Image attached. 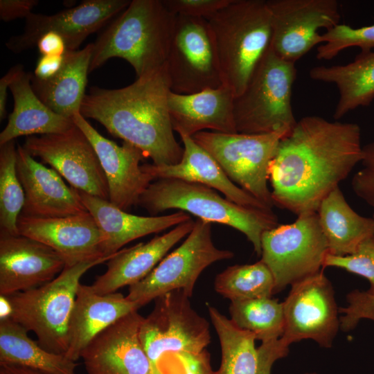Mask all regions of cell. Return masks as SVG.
I'll use <instances>...</instances> for the list:
<instances>
[{
  "mask_svg": "<svg viewBox=\"0 0 374 374\" xmlns=\"http://www.w3.org/2000/svg\"><path fill=\"white\" fill-rule=\"evenodd\" d=\"M22 146L30 156L51 166L71 187L109 200L108 184L98 157L75 124L62 133L27 136Z\"/></svg>",
  "mask_w": 374,
  "mask_h": 374,
  "instance_id": "15",
  "label": "cell"
},
{
  "mask_svg": "<svg viewBox=\"0 0 374 374\" xmlns=\"http://www.w3.org/2000/svg\"><path fill=\"white\" fill-rule=\"evenodd\" d=\"M17 229L19 234L53 249L62 257L66 265L106 257L102 249L100 230L89 212L52 218L20 215Z\"/></svg>",
  "mask_w": 374,
  "mask_h": 374,
  "instance_id": "20",
  "label": "cell"
},
{
  "mask_svg": "<svg viewBox=\"0 0 374 374\" xmlns=\"http://www.w3.org/2000/svg\"><path fill=\"white\" fill-rule=\"evenodd\" d=\"M184 144V154L179 163L175 165L145 163L143 170L154 180L178 179L198 183L221 192L230 201L245 207L272 210L253 196L234 184L216 160L192 136L179 135Z\"/></svg>",
  "mask_w": 374,
  "mask_h": 374,
  "instance_id": "25",
  "label": "cell"
},
{
  "mask_svg": "<svg viewBox=\"0 0 374 374\" xmlns=\"http://www.w3.org/2000/svg\"><path fill=\"white\" fill-rule=\"evenodd\" d=\"M24 71V66L17 64L12 66L8 72L0 79V120H3L6 116V100L8 89Z\"/></svg>",
  "mask_w": 374,
  "mask_h": 374,
  "instance_id": "46",
  "label": "cell"
},
{
  "mask_svg": "<svg viewBox=\"0 0 374 374\" xmlns=\"http://www.w3.org/2000/svg\"><path fill=\"white\" fill-rule=\"evenodd\" d=\"M73 120L96 151L107 179L109 201L125 211L138 205L141 195L154 181L140 164L145 158L141 150L129 143L118 145L104 137L80 112Z\"/></svg>",
  "mask_w": 374,
  "mask_h": 374,
  "instance_id": "18",
  "label": "cell"
},
{
  "mask_svg": "<svg viewBox=\"0 0 374 374\" xmlns=\"http://www.w3.org/2000/svg\"><path fill=\"white\" fill-rule=\"evenodd\" d=\"M66 266L49 247L0 230V295L32 290L54 279Z\"/></svg>",
  "mask_w": 374,
  "mask_h": 374,
  "instance_id": "19",
  "label": "cell"
},
{
  "mask_svg": "<svg viewBox=\"0 0 374 374\" xmlns=\"http://www.w3.org/2000/svg\"><path fill=\"white\" fill-rule=\"evenodd\" d=\"M234 94L226 86L190 94L170 91L169 114L174 131L193 136L197 132L238 133L233 114Z\"/></svg>",
  "mask_w": 374,
  "mask_h": 374,
  "instance_id": "24",
  "label": "cell"
},
{
  "mask_svg": "<svg viewBox=\"0 0 374 374\" xmlns=\"http://www.w3.org/2000/svg\"><path fill=\"white\" fill-rule=\"evenodd\" d=\"M215 290L231 301L271 297L275 280L260 260L253 264L229 266L217 275Z\"/></svg>",
  "mask_w": 374,
  "mask_h": 374,
  "instance_id": "34",
  "label": "cell"
},
{
  "mask_svg": "<svg viewBox=\"0 0 374 374\" xmlns=\"http://www.w3.org/2000/svg\"><path fill=\"white\" fill-rule=\"evenodd\" d=\"M162 374H212L209 353H179L166 355L161 361Z\"/></svg>",
  "mask_w": 374,
  "mask_h": 374,
  "instance_id": "38",
  "label": "cell"
},
{
  "mask_svg": "<svg viewBox=\"0 0 374 374\" xmlns=\"http://www.w3.org/2000/svg\"><path fill=\"white\" fill-rule=\"evenodd\" d=\"M166 7L176 14L207 19L226 6L231 0H162Z\"/></svg>",
  "mask_w": 374,
  "mask_h": 374,
  "instance_id": "41",
  "label": "cell"
},
{
  "mask_svg": "<svg viewBox=\"0 0 374 374\" xmlns=\"http://www.w3.org/2000/svg\"><path fill=\"white\" fill-rule=\"evenodd\" d=\"M0 374H46L29 368L13 365L0 364Z\"/></svg>",
  "mask_w": 374,
  "mask_h": 374,
  "instance_id": "47",
  "label": "cell"
},
{
  "mask_svg": "<svg viewBox=\"0 0 374 374\" xmlns=\"http://www.w3.org/2000/svg\"><path fill=\"white\" fill-rule=\"evenodd\" d=\"M317 213L330 254H351L374 235V219L355 212L339 186L322 200Z\"/></svg>",
  "mask_w": 374,
  "mask_h": 374,
  "instance_id": "30",
  "label": "cell"
},
{
  "mask_svg": "<svg viewBox=\"0 0 374 374\" xmlns=\"http://www.w3.org/2000/svg\"><path fill=\"white\" fill-rule=\"evenodd\" d=\"M115 253L66 265L51 281L7 296L12 307L10 318L28 332H33L42 347L65 355L68 350V328L80 279L89 269L107 262Z\"/></svg>",
  "mask_w": 374,
  "mask_h": 374,
  "instance_id": "6",
  "label": "cell"
},
{
  "mask_svg": "<svg viewBox=\"0 0 374 374\" xmlns=\"http://www.w3.org/2000/svg\"><path fill=\"white\" fill-rule=\"evenodd\" d=\"M208 21L222 83L238 96L245 89L271 41L266 1L231 0Z\"/></svg>",
  "mask_w": 374,
  "mask_h": 374,
  "instance_id": "4",
  "label": "cell"
},
{
  "mask_svg": "<svg viewBox=\"0 0 374 374\" xmlns=\"http://www.w3.org/2000/svg\"><path fill=\"white\" fill-rule=\"evenodd\" d=\"M322 44L317 48V58L330 60L341 51L351 47H358L361 52L374 50V24L353 28L346 24H338L321 34Z\"/></svg>",
  "mask_w": 374,
  "mask_h": 374,
  "instance_id": "36",
  "label": "cell"
},
{
  "mask_svg": "<svg viewBox=\"0 0 374 374\" xmlns=\"http://www.w3.org/2000/svg\"><path fill=\"white\" fill-rule=\"evenodd\" d=\"M75 190L98 225L102 236L103 251L106 256L114 254L131 241L175 227L191 219L187 213L181 211L162 215H136L118 208L109 200Z\"/></svg>",
  "mask_w": 374,
  "mask_h": 374,
  "instance_id": "22",
  "label": "cell"
},
{
  "mask_svg": "<svg viewBox=\"0 0 374 374\" xmlns=\"http://www.w3.org/2000/svg\"><path fill=\"white\" fill-rule=\"evenodd\" d=\"M194 224L190 219L145 243L121 249L107 262L106 271L91 286L97 293L107 294L143 280L172 247L189 234Z\"/></svg>",
  "mask_w": 374,
  "mask_h": 374,
  "instance_id": "23",
  "label": "cell"
},
{
  "mask_svg": "<svg viewBox=\"0 0 374 374\" xmlns=\"http://www.w3.org/2000/svg\"><path fill=\"white\" fill-rule=\"evenodd\" d=\"M166 65L174 93L190 94L223 84L206 19L177 15Z\"/></svg>",
  "mask_w": 374,
  "mask_h": 374,
  "instance_id": "12",
  "label": "cell"
},
{
  "mask_svg": "<svg viewBox=\"0 0 374 374\" xmlns=\"http://www.w3.org/2000/svg\"><path fill=\"white\" fill-rule=\"evenodd\" d=\"M183 290L157 297L151 313L143 318L139 330L142 345L157 374L167 355L199 353L211 341L209 323L190 305Z\"/></svg>",
  "mask_w": 374,
  "mask_h": 374,
  "instance_id": "11",
  "label": "cell"
},
{
  "mask_svg": "<svg viewBox=\"0 0 374 374\" xmlns=\"http://www.w3.org/2000/svg\"><path fill=\"white\" fill-rule=\"evenodd\" d=\"M130 0H84L78 6L53 15L30 13L25 19L24 31L11 37L6 46L20 53L36 46L39 37L55 32L66 41L69 51L78 50L84 40L116 17L130 4Z\"/></svg>",
  "mask_w": 374,
  "mask_h": 374,
  "instance_id": "16",
  "label": "cell"
},
{
  "mask_svg": "<svg viewBox=\"0 0 374 374\" xmlns=\"http://www.w3.org/2000/svg\"><path fill=\"white\" fill-rule=\"evenodd\" d=\"M138 205L152 215L179 209L203 221L231 226L247 237L258 256L261 255L262 233L278 224L272 210L240 206L210 187L178 179L154 180L142 193Z\"/></svg>",
  "mask_w": 374,
  "mask_h": 374,
  "instance_id": "5",
  "label": "cell"
},
{
  "mask_svg": "<svg viewBox=\"0 0 374 374\" xmlns=\"http://www.w3.org/2000/svg\"><path fill=\"white\" fill-rule=\"evenodd\" d=\"M373 218L374 219V213H373Z\"/></svg>",
  "mask_w": 374,
  "mask_h": 374,
  "instance_id": "49",
  "label": "cell"
},
{
  "mask_svg": "<svg viewBox=\"0 0 374 374\" xmlns=\"http://www.w3.org/2000/svg\"><path fill=\"white\" fill-rule=\"evenodd\" d=\"M28 332L11 318L0 321V364L21 366L46 374H77L76 362L46 350Z\"/></svg>",
  "mask_w": 374,
  "mask_h": 374,
  "instance_id": "31",
  "label": "cell"
},
{
  "mask_svg": "<svg viewBox=\"0 0 374 374\" xmlns=\"http://www.w3.org/2000/svg\"><path fill=\"white\" fill-rule=\"evenodd\" d=\"M15 140L0 145V230L19 234L17 220L25 195L17 173Z\"/></svg>",
  "mask_w": 374,
  "mask_h": 374,
  "instance_id": "35",
  "label": "cell"
},
{
  "mask_svg": "<svg viewBox=\"0 0 374 374\" xmlns=\"http://www.w3.org/2000/svg\"><path fill=\"white\" fill-rule=\"evenodd\" d=\"M334 267L343 269L368 280L370 288L367 290L374 294V235L364 240L356 251L346 256L328 253L323 268Z\"/></svg>",
  "mask_w": 374,
  "mask_h": 374,
  "instance_id": "37",
  "label": "cell"
},
{
  "mask_svg": "<svg viewBox=\"0 0 374 374\" xmlns=\"http://www.w3.org/2000/svg\"><path fill=\"white\" fill-rule=\"evenodd\" d=\"M143 318L133 311L96 335L81 354L87 374H157L140 339Z\"/></svg>",
  "mask_w": 374,
  "mask_h": 374,
  "instance_id": "17",
  "label": "cell"
},
{
  "mask_svg": "<svg viewBox=\"0 0 374 374\" xmlns=\"http://www.w3.org/2000/svg\"><path fill=\"white\" fill-rule=\"evenodd\" d=\"M329 253L317 212L298 215L287 224H278L261 237V260L275 280V293L313 275L323 268Z\"/></svg>",
  "mask_w": 374,
  "mask_h": 374,
  "instance_id": "8",
  "label": "cell"
},
{
  "mask_svg": "<svg viewBox=\"0 0 374 374\" xmlns=\"http://www.w3.org/2000/svg\"><path fill=\"white\" fill-rule=\"evenodd\" d=\"M177 15L162 0H132L94 42L89 73L108 60L119 57L136 78L166 63Z\"/></svg>",
  "mask_w": 374,
  "mask_h": 374,
  "instance_id": "3",
  "label": "cell"
},
{
  "mask_svg": "<svg viewBox=\"0 0 374 374\" xmlns=\"http://www.w3.org/2000/svg\"><path fill=\"white\" fill-rule=\"evenodd\" d=\"M348 305L341 308L339 312L340 328L344 332L354 329L362 319L374 321V294L367 291L353 290L347 295Z\"/></svg>",
  "mask_w": 374,
  "mask_h": 374,
  "instance_id": "39",
  "label": "cell"
},
{
  "mask_svg": "<svg viewBox=\"0 0 374 374\" xmlns=\"http://www.w3.org/2000/svg\"><path fill=\"white\" fill-rule=\"evenodd\" d=\"M231 320L262 343L280 338L285 328L283 303L271 297L231 301Z\"/></svg>",
  "mask_w": 374,
  "mask_h": 374,
  "instance_id": "33",
  "label": "cell"
},
{
  "mask_svg": "<svg viewBox=\"0 0 374 374\" xmlns=\"http://www.w3.org/2000/svg\"><path fill=\"white\" fill-rule=\"evenodd\" d=\"M271 22L270 48L280 58L294 63L321 44L322 28L339 24L336 0H268Z\"/></svg>",
  "mask_w": 374,
  "mask_h": 374,
  "instance_id": "14",
  "label": "cell"
},
{
  "mask_svg": "<svg viewBox=\"0 0 374 374\" xmlns=\"http://www.w3.org/2000/svg\"><path fill=\"white\" fill-rule=\"evenodd\" d=\"M92 50V43H89L82 49L67 51L63 68L49 80H38L32 75L34 92L55 113L73 118L80 112L86 95Z\"/></svg>",
  "mask_w": 374,
  "mask_h": 374,
  "instance_id": "28",
  "label": "cell"
},
{
  "mask_svg": "<svg viewBox=\"0 0 374 374\" xmlns=\"http://www.w3.org/2000/svg\"><path fill=\"white\" fill-rule=\"evenodd\" d=\"M36 47L41 55H62L68 51L66 41L55 32H47L38 39Z\"/></svg>",
  "mask_w": 374,
  "mask_h": 374,
  "instance_id": "45",
  "label": "cell"
},
{
  "mask_svg": "<svg viewBox=\"0 0 374 374\" xmlns=\"http://www.w3.org/2000/svg\"><path fill=\"white\" fill-rule=\"evenodd\" d=\"M139 309L121 293L101 294L91 285L80 284L68 328L65 356L76 362L90 341L126 314Z\"/></svg>",
  "mask_w": 374,
  "mask_h": 374,
  "instance_id": "26",
  "label": "cell"
},
{
  "mask_svg": "<svg viewBox=\"0 0 374 374\" xmlns=\"http://www.w3.org/2000/svg\"><path fill=\"white\" fill-rule=\"evenodd\" d=\"M258 374H270L274 363L278 359L285 357L288 353V349L281 344L279 339H277L262 343L258 348Z\"/></svg>",
  "mask_w": 374,
  "mask_h": 374,
  "instance_id": "42",
  "label": "cell"
},
{
  "mask_svg": "<svg viewBox=\"0 0 374 374\" xmlns=\"http://www.w3.org/2000/svg\"><path fill=\"white\" fill-rule=\"evenodd\" d=\"M38 3L37 0H0V19L5 22L26 19Z\"/></svg>",
  "mask_w": 374,
  "mask_h": 374,
  "instance_id": "43",
  "label": "cell"
},
{
  "mask_svg": "<svg viewBox=\"0 0 374 374\" xmlns=\"http://www.w3.org/2000/svg\"><path fill=\"white\" fill-rule=\"evenodd\" d=\"M287 134L202 131L192 138L216 160L234 184L272 208L274 204L268 186L269 167L280 141Z\"/></svg>",
  "mask_w": 374,
  "mask_h": 374,
  "instance_id": "9",
  "label": "cell"
},
{
  "mask_svg": "<svg viewBox=\"0 0 374 374\" xmlns=\"http://www.w3.org/2000/svg\"><path fill=\"white\" fill-rule=\"evenodd\" d=\"M0 321L9 319L12 313V307L8 298L0 295Z\"/></svg>",
  "mask_w": 374,
  "mask_h": 374,
  "instance_id": "48",
  "label": "cell"
},
{
  "mask_svg": "<svg viewBox=\"0 0 374 374\" xmlns=\"http://www.w3.org/2000/svg\"><path fill=\"white\" fill-rule=\"evenodd\" d=\"M309 75L314 80L337 87L339 97L334 112L336 120L374 100V50L360 52L346 64L314 66Z\"/></svg>",
  "mask_w": 374,
  "mask_h": 374,
  "instance_id": "29",
  "label": "cell"
},
{
  "mask_svg": "<svg viewBox=\"0 0 374 374\" xmlns=\"http://www.w3.org/2000/svg\"><path fill=\"white\" fill-rule=\"evenodd\" d=\"M360 127L308 116L284 136L269 167L274 206L297 216L322 200L361 162Z\"/></svg>",
  "mask_w": 374,
  "mask_h": 374,
  "instance_id": "1",
  "label": "cell"
},
{
  "mask_svg": "<svg viewBox=\"0 0 374 374\" xmlns=\"http://www.w3.org/2000/svg\"><path fill=\"white\" fill-rule=\"evenodd\" d=\"M362 168L353 177L354 193L374 208V141L363 146Z\"/></svg>",
  "mask_w": 374,
  "mask_h": 374,
  "instance_id": "40",
  "label": "cell"
},
{
  "mask_svg": "<svg viewBox=\"0 0 374 374\" xmlns=\"http://www.w3.org/2000/svg\"><path fill=\"white\" fill-rule=\"evenodd\" d=\"M66 53L62 55H41L32 73L33 77L41 81L52 79L63 68L66 62Z\"/></svg>",
  "mask_w": 374,
  "mask_h": 374,
  "instance_id": "44",
  "label": "cell"
},
{
  "mask_svg": "<svg viewBox=\"0 0 374 374\" xmlns=\"http://www.w3.org/2000/svg\"><path fill=\"white\" fill-rule=\"evenodd\" d=\"M291 286L283 302L285 328L280 340L287 347L303 339L331 347L340 321L330 280L321 270Z\"/></svg>",
  "mask_w": 374,
  "mask_h": 374,
  "instance_id": "13",
  "label": "cell"
},
{
  "mask_svg": "<svg viewBox=\"0 0 374 374\" xmlns=\"http://www.w3.org/2000/svg\"><path fill=\"white\" fill-rule=\"evenodd\" d=\"M295 64L278 57L269 47L244 91L234 98L238 133L290 132L296 120L292 106Z\"/></svg>",
  "mask_w": 374,
  "mask_h": 374,
  "instance_id": "7",
  "label": "cell"
},
{
  "mask_svg": "<svg viewBox=\"0 0 374 374\" xmlns=\"http://www.w3.org/2000/svg\"><path fill=\"white\" fill-rule=\"evenodd\" d=\"M208 312L220 341V366L212 374H258V352L255 335L236 326L213 306Z\"/></svg>",
  "mask_w": 374,
  "mask_h": 374,
  "instance_id": "32",
  "label": "cell"
},
{
  "mask_svg": "<svg viewBox=\"0 0 374 374\" xmlns=\"http://www.w3.org/2000/svg\"><path fill=\"white\" fill-rule=\"evenodd\" d=\"M17 173L25 195L21 215L52 218L88 212L75 189L68 187L52 168L37 161L17 145Z\"/></svg>",
  "mask_w": 374,
  "mask_h": 374,
  "instance_id": "21",
  "label": "cell"
},
{
  "mask_svg": "<svg viewBox=\"0 0 374 374\" xmlns=\"http://www.w3.org/2000/svg\"><path fill=\"white\" fill-rule=\"evenodd\" d=\"M233 255L214 244L211 223L197 219L181 244L166 256L145 278L130 286L126 297L139 308L174 290H183L190 297L197 280L206 267Z\"/></svg>",
  "mask_w": 374,
  "mask_h": 374,
  "instance_id": "10",
  "label": "cell"
},
{
  "mask_svg": "<svg viewBox=\"0 0 374 374\" xmlns=\"http://www.w3.org/2000/svg\"><path fill=\"white\" fill-rule=\"evenodd\" d=\"M31 78V73L24 71L10 87L14 107L0 133V145L19 136L62 133L75 125L72 118L55 113L37 96Z\"/></svg>",
  "mask_w": 374,
  "mask_h": 374,
  "instance_id": "27",
  "label": "cell"
},
{
  "mask_svg": "<svg viewBox=\"0 0 374 374\" xmlns=\"http://www.w3.org/2000/svg\"><path fill=\"white\" fill-rule=\"evenodd\" d=\"M166 65L120 89L92 87L80 109L85 118L138 148L155 165H175L184 154L175 139L169 108Z\"/></svg>",
  "mask_w": 374,
  "mask_h": 374,
  "instance_id": "2",
  "label": "cell"
}]
</instances>
